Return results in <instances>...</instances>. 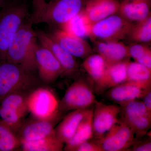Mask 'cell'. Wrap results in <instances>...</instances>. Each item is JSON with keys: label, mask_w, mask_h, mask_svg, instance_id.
I'll return each instance as SVG.
<instances>
[{"label": "cell", "mask_w": 151, "mask_h": 151, "mask_svg": "<svg viewBox=\"0 0 151 151\" xmlns=\"http://www.w3.org/2000/svg\"><path fill=\"white\" fill-rule=\"evenodd\" d=\"M142 102L150 114H151V89L149 90L142 98Z\"/></svg>", "instance_id": "34"}, {"label": "cell", "mask_w": 151, "mask_h": 151, "mask_svg": "<svg viewBox=\"0 0 151 151\" xmlns=\"http://www.w3.org/2000/svg\"><path fill=\"white\" fill-rule=\"evenodd\" d=\"M136 138L127 124L120 119L103 137L95 140L103 151H128Z\"/></svg>", "instance_id": "10"}, {"label": "cell", "mask_w": 151, "mask_h": 151, "mask_svg": "<svg viewBox=\"0 0 151 151\" xmlns=\"http://www.w3.org/2000/svg\"><path fill=\"white\" fill-rule=\"evenodd\" d=\"M134 61L151 70V50H149L139 58L135 60Z\"/></svg>", "instance_id": "33"}, {"label": "cell", "mask_w": 151, "mask_h": 151, "mask_svg": "<svg viewBox=\"0 0 151 151\" xmlns=\"http://www.w3.org/2000/svg\"><path fill=\"white\" fill-rule=\"evenodd\" d=\"M35 56L37 75L44 84H51L63 76L62 67L52 52L46 47L37 42Z\"/></svg>", "instance_id": "11"}, {"label": "cell", "mask_w": 151, "mask_h": 151, "mask_svg": "<svg viewBox=\"0 0 151 151\" xmlns=\"http://www.w3.org/2000/svg\"><path fill=\"white\" fill-rule=\"evenodd\" d=\"M93 108V131L94 140L103 137L120 121L121 107L116 105H106L96 101Z\"/></svg>", "instance_id": "12"}, {"label": "cell", "mask_w": 151, "mask_h": 151, "mask_svg": "<svg viewBox=\"0 0 151 151\" xmlns=\"http://www.w3.org/2000/svg\"><path fill=\"white\" fill-rule=\"evenodd\" d=\"M120 106V119L131 128L136 139L143 137L150 129L151 114L147 111L142 101L132 100Z\"/></svg>", "instance_id": "9"}, {"label": "cell", "mask_w": 151, "mask_h": 151, "mask_svg": "<svg viewBox=\"0 0 151 151\" xmlns=\"http://www.w3.org/2000/svg\"><path fill=\"white\" fill-rule=\"evenodd\" d=\"M74 151H103L94 139L80 144Z\"/></svg>", "instance_id": "31"}, {"label": "cell", "mask_w": 151, "mask_h": 151, "mask_svg": "<svg viewBox=\"0 0 151 151\" xmlns=\"http://www.w3.org/2000/svg\"><path fill=\"white\" fill-rule=\"evenodd\" d=\"M134 24L118 13L91 25L89 37L93 42L120 41L127 38Z\"/></svg>", "instance_id": "6"}, {"label": "cell", "mask_w": 151, "mask_h": 151, "mask_svg": "<svg viewBox=\"0 0 151 151\" xmlns=\"http://www.w3.org/2000/svg\"><path fill=\"white\" fill-rule=\"evenodd\" d=\"M8 0H0V10L6 4Z\"/></svg>", "instance_id": "35"}, {"label": "cell", "mask_w": 151, "mask_h": 151, "mask_svg": "<svg viewBox=\"0 0 151 151\" xmlns=\"http://www.w3.org/2000/svg\"><path fill=\"white\" fill-rule=\"evenodd\" d=\"M108 65L104 58L97 53H93L84 59L82 66L92 81L94 89L103 80Z\"/></svg>", "instance_id": "23"}, {"label": "cell", "mask_w": 151, "mask_h": 151, "mask_svg": "<svg viewBox=\"0 0 151 151\" xmlns=\"http://www.w3.org/2000/svg\"><path fill=\"white\" fill-rule=\"evenodd\" d=\"M91 25L82 11L70 19L61 30L75 36L84 39L87 37H89Z\"/></svg>", "instance_id": "25"}, {"label": "cell", "mask_w": 151, "mask_h": 151, "mask_svg": "<svg viewBox=\"0 0 151 151\" xmlns=\"http://www.w3.org/2000/svg\"><path fill=\"white\" fill-rule=\"evenodd\" d=\"M86 0H51L33 21L45 23L52 29H61L69 20L84 9Z\"/></svg>", "instance_id": "4"}, {"label": "cell", "mask_w": 151, "mask_h": 151, "mask_svg": "<svg viewBox=\"0 0 151 151\" xmlns=\"http://www.w3.org/2000/svg\"><path fill=\"white\" fill-rule=\"evenodd\" d=\"M90 108L72 111L65 116L55 128L57 137L64 144L72 137L79 124Z\"/></svg>", "instance_id": "21"}, {"label": "cell", "mask_w": 151, "mask_h": 151, "mask_svg": "<svg viewBox=\"0 0 151 151\" xmlns=\"http://www.w3.org/2000/svg\"><path fill=\"white\" fill-rule=\"evenodd\" d=\"M47 3L46 0H33L32 11L30 14L32 22L40 14Z\"/></svg>", "instance_id": "32"}, {"label": "cell", "mask_w": 151, "mask_h": 151, "mask_svg": "<svg viewBox=\"0 0 151 151\" xmlns=\"http://www.w3.org/2000/svg\"><path fill=\"white\" fill-rule=\"evenodd\" d=\"M59 104L54 92L42 86L34 90L27 97L29 112L36 119L45 120L61 114L58 112Z\"/></svg>", "instance_id": "8"}, {"label": "cell", "mask_w": 151, "mask_h": 151, "mask_svg": "<svg viewBox=\"0 0 151 151\" xmlns=\"http://www.w3.org/2000/svg\"><path fill=\"white\" fill-rule=\"evenodd\" d=\"M93 108H91L79 124L72 137L64 145L63 150L74 151L80 144L94 138L93 131Z\"/></svg>", "instance_id": "22"}, {"label": "cell", "mask_w": 151, "mask_h": 151, "mask_svg": "<svg viewBox=\"0 0 151 151\" xmlns=\"http://www.w3.org/2000/svg\"><path fill=\"white\" fill-rule=\"evenodd\" d=\"M119 0H86L83 12L90 24L119 13Z\"/></svg>", "instance_id": "17"}, {"label": "cell", "mask_w": 151, "mask_h": 151, "mask_svg": "<svg viewBox=\"0 0 151 151\" xmlns=\"http://www.w3.org/2000/svg\"><path fill=\"white\" fill-rule=\"evenodd\" d=\"M132 43H147L151 41V15L134 25L128 37Z\"/></svg>", "instance_id": "26"}, {"label": "cell", "mask_w": 151, "mask_h": 151, "mask_svg": "<svg viewBox=\"0 0 151 151\" xmlns=\"http://www.w3.org/2000/svg\"><path fill=\"white\" fill-rule=\"evenodd\" d=\"M129 60L108 65L103 80L94 89L97 94L127 81V67Z\"/></svg>", "instance_id": "20"}, {"label": "cell", "mask_w": 151, "mask_h": 151, "mask_svg": "<svg viewBox=\"0 0 151 151\" xmlns=\"http://www.w3.org/2000/svg\"><path fill=\"white\" fill-rule=\"evenodd\" d=\"M74 78L59 101L58 112L62 115L69 111L91 108L97 101L91 80L78 75Z\"/></svg>", "instance_id": "5"}, {"label": "cell", "mask_w": 151, "mask_h": 151, "mask_svg": "<svg viewBox=\"0 0 151 151\" xmlns=\"http://www.w3.org/2000/svg\"><path fill=\"white\" fill-rule=\"evenodd\" d=\"M49 35L65 51L75 58L85 59L93 54V49L84 39L59 29H52Z\"/></svg>", "instance_id": "15"}, {"label": "cell", "mask_w": 151, "mask_h": 151, "mask_svg": "<svg viewBox=\"0 0 151 151\" xmlns=\"http://www.w3.org/2000/svg\"><path fill=\"white\" fill-rule=\"evenodd\" d=\"M128 151H151V135L147 133L143 137L136 139L134 143Z\"/></svg>", "instance_id": "30"}, {"label": "cell", "mask_w": 151, "mask_h": 151, "mask_svg": "<svg viewBox=\"0 0 151 151\" xmlns=\"http://www.w3.org/2000/svg\"><path fill=\"white\" fill-rule=\"evenodd\" d=\"M94 42V50L104 58L108 65L129 60L128 45L123 42Z\"/></svg>", "instance_id": "18"}, {"label": "cell", "mask_w": 151, "mask_h": 151, "mask_svg": "<svg viewBox=\"0 0 151 151\" xmlns=\"http://www.w3.org/2000/svg\"><path fill=\"white\" fill-rule=\"evenodd\" d=\"M63 115L59 114L49 119H39L33 117L25 120L17 135L20 145L24 142L39 139L48 136L55 131V127Z\"/></svg>", "instance_id": "13"}, {"label": "cell", "mask_w": 151, "mask_h": 151, "mask_svg": "<svg viewBox=\"0 0 151 151\" xmlns=\"http://www.w3.org/2000/svg\"><path fill=\"white\" fill-rule=\"evenodd\" d=\"M127 81L151 84V70L137 62L129 61L127 67Z\"/></svg>", "instance_id": "27"}, {"label": "cell", "mask_w": 151, "mask_h": 151, "mask_svg": "<svg viewBox=\"0 0 151 151\" xmlns=\"http://www.w3.org/2000/svg\"><path fill=\"white\" fill-rule=\"evenodd\" d=\"M64 145L57 137L54 131L45 137L22 143L20 147L24 151H61Z\"/></svg>", "instance_id": "24"}, {"label": "cell", "mask_w": 151, "mask_h": 151, "mask_svg": "<svg viewBox=\"0 0 151 151\" xmlns=\"http://www.w3.org/2000/svg\"><path fill=\"white\" fill-rule=\"evenodd\" d=\"M128 47L130 58H132L134 60L151 50V48L145 43H132L128 45Z\"/></svg>", "instance_id": "29"}, {"label": "cell", "mask_w": 151, "mask_h": 151, "mask_svg": "<svg viewBox=\"0 0 151 151\" xmlns=\"http://www.w3.org/2000/svg\"><path fill=\"white\" fill-rule=\"evenodd\" d=\"M28 10L27 3L22 0H8L0 10V61L6 60L11 41Z\"/></svg>", "instance_id": "3"}, {"label": "cell", "mask_w": 151, "mask_h": 151, "mask_svg": "<svg viewBox=\"0 0 151 151\" xmlns=\"http://www.w3.org/2000/svg\"><path fill=\"white\" fill-rule=\"evenodd\" d=\"M29 94L12 93L0 102V119L16 134L25 120V117L29 113L27 98Z\"/></svg>", "instance_id": "7"}, {"label": "cell", "mask_w": 151, "mask_h": 151, "mask_svg": "<svg viewBox=\"0 0 151 151\" xmlns=\"http://www.w3.org/2000/svg\"><path fill=\"white\" fill-rule=\"evenodd\" d=\"M20 147L16 134L0 119V151H15Z\"/></svg>", "instance_id": "28"}, {"label": "cell", "mask_w": 151, "mask_h": 151, "mask_svg": "<svg viewBox=\"0 0 151 151\" xmlns=\"http://www.w3.org/2000/svg\"><path fill=\"white\" fill-rule=\"evenodd\" d=\"M151 89V84L127 81L105 91V96L108 100L120 105L142 99Z\"/></svg>", "instance_id": "16"}, {"label": "cell", "mask_w": 151, "mask_h": 151, "mask_svg": "<svg viewBox=\"0 0 151 151\" xmlns=\"http://www.w3.org/2000/svg\"><path fill=\"white\" fill-rule=\"evenodd\" d=\"M151 0H122L119 13L133 23L147 18L151 15Z\"/></svg>", "instance_id": "19"}, {"label": "cell", "mask_w": 151, "mask_h": 151, "mask_svg": "<svg viewBox=\"0 0 151 151\" xmlns=\"http://www.w3.org/2000/svg\"><path fill=\"white\" fill-rule=\"evenodd\" d=\"M38 40L50 50L59 63L63 69V76L75 78L78 75L79 65L75 57L63 49L50 36L48 33L40 29L35 30Z\"/></svg>", "instance_id": "14"}, {"label": "cell", "mask_w": 151, "mask_h": 151, "mask_svg": "<svg viewBox=\"0 0 151 151\" xmlns=\"http://www.w3.org/2000/svg\"><path fill=\"white\" fill-rule=\"evenodd\" d=\"M30 14L26 17L9 45L6 61L37 73L35 50L37 39Z\"/></svg>", "instance_id": "1"}, {"label": "cell", "mask_w": 151, "mask_h": 151, "mask_svg": "<svg viewBox=\"0 0 151 151\" xmlns=\"http://www.w3.org/2000/svg\"><path fill=\"white\" fill-rule=\"evenodd\" d=\"M43 84L37 73L19 64L0 61V102L12 93L29 94Z\"/></svg>", "instance_id": "2"}]
</instances>
